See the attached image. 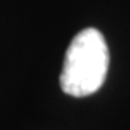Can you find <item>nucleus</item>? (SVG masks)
I'll return each instance as SVG.
<instances>
[{
  "label": "nucleus",
  "mask_w": 130,
  "mask_h": 130,
  "mask_svg": "<svg viewBox=\"0 0 130 130\" xmlns=\"http://www.w3.org/2000/svg\"><path fill=\"white\" fill-rule=\"evenodd\" d=\"M110 64L108 45L97 28H85L74 36L64 55L60 75L63 92L72 97H86L104 85Z\"/></svg>",
  "instance_id": "f257e3e1"
}]
</instances>
